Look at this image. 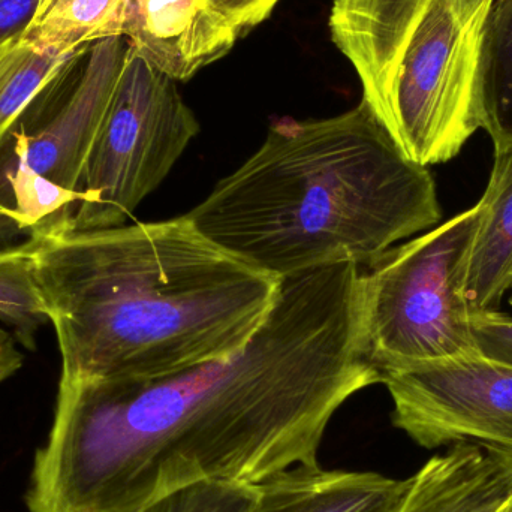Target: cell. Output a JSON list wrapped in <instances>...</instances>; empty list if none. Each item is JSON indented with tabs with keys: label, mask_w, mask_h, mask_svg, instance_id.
I'll use <instances>...</instances> for the list:
<instances>
[{
	"label": "cell",
	"mask_w": 512,
	"mask_h": 512,
	"mask_svg": "<svg viewBox=\"0 0 512 512\" xmlns=\"http://www.w3.org/2000/svg\"><path fill=\"white\" fill-rule=\"evenodd\" d=\"M361 274L340 262L283 277L258 333L224 360L167 378L59 382L27 511L141 512L194 484L258 486L318 465L337 409L381 384Z\"/></svg>",
	"instance_id": "cell-1"
},
{
	"label": "cell",
	"mask_w": 512,
	"mask_h": 512,
	"mask_svg": "<svg viewBox=\"0 0 512 512\" xmlns=\"http://www.w3.org/2000/svg\"><path fill=\"white\" fill-rule=\"evenodd\" d=\"M35 239L60 382L167 378L231 357L258 333L282 283L186 215Z\"/></svg>",
	"instance_id": "cell-2"
},
{
	"label": "cell",
	"mask_w": 512,
	"mask_h": 512,
	"mask_svg": "<svg viewBox=\"0 0 512 512\" xmlns=\"http://www.w3.org/2000/svg\"><path fill=\"white\" fill-rule=\"evenodd\" d=\"M186 218L277 279L340 262L366 267L442 219L435 179L366 102L339 116L280 120Z\"/></svg>",
	"instance_id": "cell-3"
},
{
	"label": "cell",
	"mask_w": 512,
	"mask_h": 512,
	"mask_svg": "<svg viewBox=\"0 0 512 512\" xmlns=\"http://www.w3.org/2000/svg\"><path fill=\"white\" fill-rule=\"evenodd\" d=\"M495 0H334L331 38L369 105L418 165L444 164L481 128V54Z\"/></svg>",
	"instance_id": "cell-4"
},
{
	"label": "cell",
	"mask_w": 512,
	"mask_h": 512,
	"mask_svg": "<svg viewBox=\"0 0 512 512\" xmlns=\"http://www.w3.org/2000/svg\"><path fill=\"white\" fill-rule=\"evenodd\" d=\"M480 204L363 267L370 361L385 369L477 355L466 270Z\"/></svg>",
	"instance_id": "cell-5"
},
{
	"label": "cell",
	"mask_w": 512,
	"mask_h": 512,
	"mask_svg": "<svg viewBox=\"0 0 512 512\" xmlns=\"http://www.w3.org/2000/svg\"><path fill=\"white\" fill-rule=\"evenodd\" d=\"M125 36L84 54L59 101L36 104L0 141V204L30 237L69 231L84 168L113 98L128 51ZM77 71V69H75Z\"/></svg>",
	"instance_id": "cell-6"
},
{
	"label": "cell",
	"mask_w": 512,
	"mask_h": 512,
	"mask_svg": "<svg viewBox=\"0 0 512 512\" xmlns=\"http://www.w3.org/2000/svg\"><path fill=\"white\" fill-rule=\"evenodd\" d=\"M177 81L128 45L113 98L90 150L69 231L125 225L200 132Z\"/></svg>",
	"instance_id": "cell-7"
},
{
	"label": "cell",
	"mask_w": 512,
	"mask_h": 512,
	"mask_svg": "<svg viewBox=\"0 0 512 512\" xmlns=\"http://www.w3.org/2000/svg\"><path fill=\"white\" fill-rule=\"evenodd\" d=\"M393 424L427 450L480 445L512 456V366L481 357L448 358L381 372Z\"/></svg>",
	"instance_id": "cell-8"
},
{
	"label": "cell",
	"mask_w": 512,
	"mask_h": 512,
	"mask_svg": "<svg viewBox=\"0 0 512 512\" xmlns=\"http://www.w3.org/2000/svg\"><path fill=\"white\" fill-rule=\"evenodd\" d=\"M123 36L138 56L174 81H188L233 50L237 33L209 0H140Z\"/></svg>",
	"instance_id": "cell-9"
},
{
	"label": "cell",
	"mask_w": 512,
	"mask_h": 512,
	"mask_svg": "<svg viewBox=\"0 0 512 512\" xmlns=\"http://www.w3.org/2000/svg\"><path fill=\"white\" fill-rule=\"evenodd\" d=\"M399 512H512V456L454 444L412 477Z\"/></svg>",
	"instance_id": "cell-10"
},
{
	"label": "cell",
	"mask_w": 512,
	"mask_h": 512,
	"mask_svg": "<svg viewBox=\"0 0 512 512\" xmlns=\"http://www.w3.org/2000/svg\"><path fill=\"white\" fill-rule=\"evenodd\" d=\"M412 477L298 465L258 484L251 512H399Z\"/></svg>",
	"instance_id": "cell-11"
},
{
	"label": "cell",
	"mask_w": 512,
	"mask_h": 512,
	"mask_svg": "<svg viewBox=\"0 0 512 512\" xmlns=\"http://www.w3.org/2000/svg\"><path fill=\"white\" fill-rule=\"evenodd\" d=\"M466 270L465 295L472 312L498 310L512 291V146L495 149V162Z\"/></svg>",
	"instance_id": "cell-12"
},
{
	"label": "cell",
	"mask_w": 512,
	"mask_h": 512,
	"mask_svg": "<svg viewBox=\"0 0 512 512\" xmlns=\"http://www.w3.org/2000/svg\"><path fill=\"white\" fill-rule=\"evenodd\" d=\"M131 0H39L20 44L39 54L89 50L123 36Z\"/></svg>",
	"instance_id": "cell-13"
},
{
	"label": "cell",
	"mask_w": 512,
	"mask_h": 512,
	"mask_svg": "<svg viewBox=\"0 0 512 512\" xmlns=\"http://www.w3.org/2000/svg\"><path fill=\"white\" fill-rule=\"evenodd\" d=\"M18 38L0 41V141L38 102L69 80L87 53L39 54Z\"/></svg>",
	"instance_id": "cell-14"
},
{
	"label": "cell",
	"mask_w": 512,
	"mask_h": 512,
	"mask_svg": "<svg viewBox=\"0 0 512 512\" xmlns=\"http://www.w3.org/2000/svg\"><path fill=\"white\" fill-rule=\"evenodd\" d=\"M481 129L495 149L512 146V0H495L481 54Z\"/></svg>",
	"instance_id": "cell-15"
},
{
	"label": "cell",
	"mask_w": 512,
	"mask_h": 512,
	"mask_svg": "<svg viewBox=\"0 0 512 512\" xmlns=\"http://www.w3.org/2000/svg\"><path fill=\"white\" fill-rule=\"evenodd\" d=\"M36 239L0 248V321L18 343L35 351L36 334L50 322L35 277Z\"/></svg>",
	"instance_id": "cell-16"
},
{
	"label": "cell",
	"mask_w": 512,
	"mask_h": 512,
	"mask_svg": "<svg viewBox=\"0 0 512 512\" xmlns=\"http://www.w3.org/2000/svg\"><path fill=\"white\" fill-rule=\"evenodd\" d=\"M256 498V486L198 483L165 496L141 512H251Z\"/></svg>",
	"instance_id": "cell-17"
},
{
	"label": "cell",
	"mask_w": 512,
	"mask_h": 512,
	"mask_svg": "<svg viewBox=\"0 0 512 512\" xmlns=\"http://www.w3.org/2000/svg\"><path fill=\"white\" fill-rule=\"evenodd\" d=\"M475 348L481 357L512 366V318L498 310L471 312Z\"/></svg>",
	"instance_id": "cell-18"
},
{
	"label": "cell",
	"mask_w": 512,
	"mask_h": 512,
	"mask_svg": "<svg viewBox=\"0 0 512 512\" xmlns=\"http://www.w3.org/2000/svg\"><path fill=\"white\" fill-rule=\"evenodd\" d=\"M279 0H209L210 6L233 27L239 38L267 20Z\"/></svg>",
	"instance_id": "cell-19"
},
{
	"label": "cell",
	"mask_w": 512,
	"mask_h": 512,
	"mask_svg": "<svg viewBox=\"0 0 512 512\" xmlns=\"http://www.w3.org/2000/svg\"><path fill=\"white\" fill-rule=\"evenodd\" d=\"M39 0H0V41L18 38L35 15Z\"/></svg>",
	"instance_id": "cell-20"
},
{
	"label": "cell",
	"mask_w": 512,
	"mask_h": 512,
	"mask_svg": "<svg viewBox=\"0 0 512 512\" xmlns=\"http://www.w3.org/2000/svg\"><path fill=\"white\" fill-rule=\"evenodd\" d=\"M24 354L18 349L15 336L0 328V385L23 367Z\"/></svg>",
	"instance_id": "cell-21"
},
{
	"label": "cell",
	"mask_w": 512,
	"mask_h": 512,
	"mask_svg": "<svg viewBox=\"0 0 512 512\" xmlns=\"http://www.w3.org/2000/svg\"><path fill=\"white\" fill-rule=\"evenodd\" d=\"M30 239L17 216L0 204V248L18 245L24 240Z\"/></svg>",
	"instance_id": "cell-22"
},
{
	"label": "cell",
	"mask_w": 512,
	"mask_h": 512,
	"mask_svg": "<svg viewBox=\"0 0 512 512\" xmlns=\"http://www.w3.org/2000/svg\"><path fill=\"white\" fill-rule=\"evenodd\" d=\"M138 2H140V0H131V5H129V9H131L132 6H134L135 3H138Z\"/></svg>",
	"instance_id": "cell-23"
},
{
	"label": "cell",
	"mask_w": 512,
	"mask_h": 512,
	"mask_svg": "<svg viewBox=\"0 0 512 512\" xmlns=\"http://www.w3.org/2000/svg\"><path fill=\"white\" fill-rule=\"evenodd\" d=\"M510 304L512 306V292H511V295H510Z\"/></svg>",
	"instance_id": "cell-24"
}]
</instances>
